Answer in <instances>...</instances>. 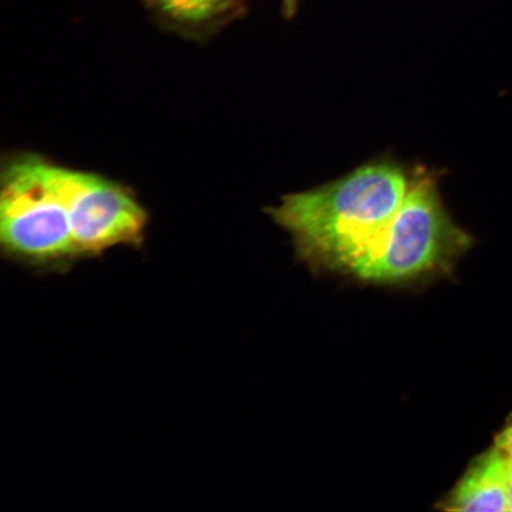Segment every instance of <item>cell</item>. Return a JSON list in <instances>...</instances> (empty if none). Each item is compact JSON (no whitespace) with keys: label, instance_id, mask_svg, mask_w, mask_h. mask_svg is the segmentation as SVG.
Masks as SVG:
<instances>
[{"label":"cell","instance_id":"3957f363","mask_svg":"<svg viewBox=\"0 0 512 512\" xmlns=\"http://www.w3.org/2000/svg\"><path fill=\"white\" fill-rule=\"evenodd\" d=\"M62 177L79 261L99 258L118 246H143L147 215L130 190L111 179L63 166Z\"/></svg>","mask_w":512,"mask_h":512},{"label":"cell","instance_id":"8992f818","mask_svg":"<svg viewBox=\"0 0 512 512\" xmlns=\"http://www.w3.org/2000/svg\"><path fill=\"white\" fill-rule=\"evenodd\" d=\"M495 444L502 454L508 482L509 511H512V418L497 435Z\"/></svg>","mask_w":512,"mask_h":512},{"label":"cell","instance_id":"277c9868","mask_svg":"<svg viewBox=\"0 0 512 512\" xmlns=\"http://www.w3.org/2000/svg\"><path fill=\"white\" fill-rule=\"evenodd\" d=\"M444 503L452 511H509L507 475L495 443L475 459Z\"/></svg>","mask_w":512,"mask_h":512},{"label":"cell","instance_id":"7a4b0ae2","mask_svg":"<svg viewBox=\"0 0 512 512\" xmlns=\"http://www.w3.org/2000/svg\"><path fill=\"white\" fill-rule=\"evenodd\" d=\"M0 192V245L37 273H66L76 254L62 166L36 155L6 162Z\"/></svg>","mask_w":512,"mask_h":512},{"label":"cell","instance_id":"6da1fadb","mask_svg":"<svg viewBox=\"0 0 512 512\" xmlns=\"http://www.w3.org/2000/svg\"><path fill=\"white\" fill-rule=\"evenodd\" d=\"M311 265L382 285L445 274L473 246L434 172L383 158L268 210Z\"/></svg>","mask_w":512,"mask_h":512},{"label":"cell","instance_id":"5b68a950","mask_svg":"<svg viewBox=\"0 0 512 512\" xmlns=\"http://www.w3.org/2000/svg\"><path fill=\"white\" fill-rule=\"evenodd\" d=\"M221 0H155L166 16L182 23H201L213 16Z\"/></svg>","mask_w":512,"mask_h":512}]
</instances>
